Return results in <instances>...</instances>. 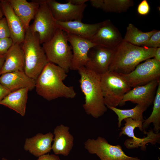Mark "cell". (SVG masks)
<instances>
[{"instance_id":"836d02e7","label":"cell","mask_w":160,"mask_h":160,"mask_svg":"<svg viewBox=\"0 0 160 160\" xmlns=\"http://www.w3.org/2000/svg\"><path fill=\"white\" fill-rule=\"evenodd\" d=\"M89 1L88 0H68L67 1L69 2L72 4L76 5H80L85 4L86 2Z\"/></svg>"},{"instance_id":"44dd1931","label":"cell","mask_w":160,"mask_h":160,"mask_svg":"<svg viewBox=\"0 0 160 160\" xmlns=\"http://www.w3.org/2000/svg\"><path fill=\"white\" fill-rule=\"evenodd\" d=\"M14 12L22 22L26 31L30 23L33 20L38 11L39 4L38 0L29 2L26 0H8Z\"/></svg>"},{"instance_id":"7a4b0ae2","label":"cell","mask_w":160,"mask_h":160,"mask_svg":"<svg viewBox=\"0 0 160 160\" xmlns=\"http://www.w3.org/2000/svg\"><path fill=\"white\" fill-rule=\"evenodd\" d=\"M78 71L80 87L84 96L83 108L87 114L97 119L107 110L101 88V76L85 67Z\"/></svg>"},{"instance_id":"74e56055","label":"cell","mask_w":160,"mask_h":160,"mask_svg":"<svg viewBox=\"0 0 160 160\" xmlns=\"http://www.w3.org/2000/svg\"><path fill=\"white\" fill-rule=\"evenodd\" d=\"M1 160H7V159L6 158H2Z\"/></svg>"},{"instance_id":"7402d4cb","label":"cell","mask_w":160,"mask_h":160,"mask_svg":"<svg viewBox=\"0 0 160 160\" xmlns=\"http://www.w3.org/2000/svg\"><path fill=\"white\" fill-rule=\"evenodd\" d=\"M25 65L22 44H13L6 54L4 62L0 70V76L14 71H24Z\"/></svg>"},{"instance_id":"8fae6325","label":"cell","mask_w":160,"mask_h":160,"mask_svg":"<svg viewBox=\"0 0 160 160\" xmlns=\"http://www.w3.org/2000/svg\"><path fill=\"white\" fill-rule=\"evenodd\" d=\"M68 42L72 52V58L70 70L78 71L85 67L88 60L90 49L96 45L90 40L66 33Z\"/></svg>"},{"instance_id":"ffe728a7","label":"cell","mask_w":160,"mask_h":160,"mask_svg":"<svg viewBox=\"0 0 160 160\" xmlns=\"http://www.w3.org/2000/svg\"><path fill=\"white\" fill-rule=\"evenodd\" d=\"M54 135L51 132L45 134L38 133L25 139L23 148L36 157H39L50 152Z\"/></svg>"},{"instance_id":"3957f363","label":"cell","mask_w":160,"mask_h":160,"mask_svg":"<svg viewBox=\"0 0 160 160\" xmlns=\"http://www.w3.org/2000/svg\"><path fill=\"white\" fill-rule=\"evenodd\" d=\"M156 49L133 45L122 40L114 48L108 71L127 74L141 62L153 57Z\"/></svg>"},{"instance_id":"277c9868","label":"cell","mask_w":160,"mask_h":160,"mask_svg":"<svg viewBox=\"0 0 160 160\" xmlns=\"http://www.w3.org/2000/svg\"><path fill=\"white\" fill-rule=\"evenodd\" d=\"M41 44L38 34L29 27L26 31L25 39L22 44L25 58L24 71L35 81L49 62Z\"/></svg>"},{"instance_id":"d4e9b609","label":"cell","mask_w":160,"mask_h":160,"mask_svg":"<svg viewBox=\"0 0 160 160\" xmlns=\"http://www.w3.org/2000/svg\"><path fill=\"white\" fill-rule=\"evenodd\" d=\"M157 30L143 32L138 29L132 24L129 23L123 41L133 45L141 46Z\"/></svg>"},{"instance_id":"603a6c76","label":"cell","mask_w":160,"mask_h":160,"mask_svg":"<svg viewBox=\"0 0 160 160\" xmlns=\"http://www.w3.org/2000/svg\"><path fill=\"white\" fill-rule=\"evenodd\" d=\"M24 88L11 92L0 102V105L11 109L22 116H25L29 91Z\"/></svg>"},{"instance_id":"d6a6232c","label":"cell","mask_w":160,"mask_h":160,"mask_svg":"<svg viewBox=\"0 0 160 160\" xmlns=\"http://www.w3.org/2000/svg\"><path fill=\"white\" fill-rule=\"evenodd\" d=\"M10 92L0 83V102Z\"/></svg>"},{"instance_id":"d6986e66","label":"cell","mask_w":160,"mask_h":160,"mask_svg":"<svg viewBox=\"0 0 160 160\" xmlns=\"http://www.w3.org/2000/svg\"><path fill=\"white\" fill-rule=\"evenodd\" d=\"M0 83L10 92L27 88L31 91L35 88L36 81L24 71H17L1 74Z\"/></svg>"},{"instance_id":"d590c367","label":"cell","mask_w":160,"mask_h":160,"mask_svg":"<svg viewBox=\"0 0 160 160\" xmlns=\"http://www.w3.org/2000/svg\"><path fill=\"white\" fill-rule=\"evenodd\" d=\"M5 55H0V70L5 60Z\"/></svg>"},{"instance_id":"ac0fdd59","label":"cell","mask_w":160,"mask_h":160,"mask_svg":"<svg viewBox=\"0 0 160 160\" xmlns=\"http://www.w3.org/2000/svg\"><path fill=\"white\" fill-rule=\"evenodd\" d=\"M68 127L61 124L54 129L52 150L55 155L68 156L73 146L74 137Z\"/></svg>"},{"instance_id":"9c48e42d","label":"cell","mask_w":160,"mask_h":160,"mask_svg":"<svg viewBox=\"0 0 160 160\" xmlns=\"http://www.w3.org/2000/svg\"><path fill=\"white\" fill-rule=\"evenodd\" d=\"M121 75L131 88L146 84L160 79V61L153 58L148 59L138 65L129 74Z\"/></svg>"},{"instance_id":"4fadbf2b","label":"cell","mask_w":160,"mask_h":160,"mask_svg":"<svg viewBox=\"0 0 160 160\" xmlns=\"http://www.w3.org/2000/svg\"><path fill=\"white\" fill-rule=\"evenodd\" d=\"M114 52V48L95 46L89 51L85 67L101 76L108 71Z\"/></svg>"},{"instance_id":"1f68e13d","label":"cell","mask_w":160,"mask_h":160,"mask_svg":"<svg viewBox=\"0 0 160 160\" xmlns=\"http://www.w3.org/2000/svg\"><path fill=\"white\" fill-rule=\"evenodd\" d=\"M36 160H61L55 154H45L38 157Z\"/></svg>"},{"instance_id":"f35d334b","label":"cell","mask_w":160,"mask_h":160,"mask_svg":"<svg viewBox=\"0 0 160 160\" xmlns=\"http://www.w3.org/2000/svg\"><path fill=\"white\" fill-rule=\"evenodd\" d=\"M18 160H21L20 159H18Z\"/></svg>"},{"instance_id":"52a82bcc","label":"cell","mask_w":160,"mask_h":160,"mask_svg":"<svg viewBox=\"0 0 160 160\" xmlns=\"http://www.w3.org/2000/svg\"><path fill=\"white\" fill-rule=\"evenodd\" d=\"M39 4L38 11L33 23L29 26L31 30L38 35L42 44L49 41L57 29L54 19L46 0H38Z\"/></svg>"},{"instance_id":"9a60e30c","label":"cell","mask_w":160,"mask_h":160,"mask_svg":"<svg viewBox=\"0 0 160 160\" xmlns=\"http://www.w3.org/2000/svg\"><path fill=\"white\" fill-rule=\"evenodd\" d=\"M123 39L118 29L110 20H107L102 22L91 41L97 45L113 49L122 42Z\"/></svg>"},{"instance_id":"8d00e7d4","label":"cell","mask_w":160,"mask_h":160,"mask_svg":"<svg viewBox=\"0 0 160 160\" xmlns=\"http://www.w3.org/2000/svg\"><path fill=\"white\" fill-rule=\"evenodd\" d=\"M3 15H4L1 8L0 0V20L3 18Z\"/></svg>"},{"instance_id":"e575fe53","label":"cell","mask_w":160,"mask_h":160,"mask_svg":"<svg viewBox=\"0 0 160 160\" xmlns=\"http://www.w3.org/2000/svg\"><path fill=\"white\" fill-rule=\"evenodd\" d=\"M153 58L157 61H160V47L156 49Z\"/></svg>"},{"instance_id":"5bb4252c","label":"cell","mask_w":160,"mask_h":160,"mask_svg":"<svg viewBox=\"0 0 160 160\" xmlns=\"http://www.w3.org/2000/svg\"><path fill=\"white\" fill-rule=\"evenodd\" d=\"M46 1L55 20L62 22L81 21L84 12L87 7L86 4L76 5L68 1L61 3L55 0Z\"/></svg>"},{"instance_id":"ba28073f","label":"cell","mask_w":160,"mask_h":160,"mask_svg":"<svg viewBox=\"0 0 160 160\" xmlns=\"http://www.w3.org/2000/svg\"><path fill=\"white\" fill-rule=\"evenodd\" d=\"M84 145L89 153L96 154L101 160H141L137 157L127 156L120 145H112L100 136L96 139H88Z\"/></svg>"},{"instance_id":"cb8c5ba5","label":"cell","mask_w":160,"mask_h":160,"mask_svg":"<svg viewBox=\"0 0 160 160\" xmlns=\"http://www.w3.org/2000/svg\"><path fill=\"white\" fill-rule=\"evenodd\" d=\"M92 6L105 12L121 13L133 6L132 0H90Z\"/></svg>"},{"instance_id":"4316f807","label":"cell","mask_w":160,"mask_h":160,"mask_svg":"<svg viewBox=\"0 0 160 160\" xmlns=\"http://www.w3.org/2000/svg\"><path fill=\"white\" fill-rule=\"evenodd\" d=\"M153 103V111L151 115L143 122L142 129L144 133L151 123H153L154 126V132L159 133L160 129V81L158 86Z\"/></svg>"},{"instance_id":"8992f818","label":"cell","mask_w":160,"mask_h":160,"mask_svg":"<svg viewBox=\"0 0 160 160\" xmlns=\"http://www.w3.org/2000/svg\"><path fill=\"white\" fill-rule=\"evenodd\" d=\"M100 83L105 103L107 107H116L131 89L120 74L108 71L101 76Z\"/></svg>"},{"instance_id":"7c38bea8","label":"cell","mask_w":160,"mask_h":160,"mask_svg":"<svg viewBox=\"0 0 160 160\" xmlns=\"http://www.w3.org/2000/svg\"><path fill=\"white\" fill-rule=\"evenodd\" d=\"M160 79L147 84L136 87L124 96L119 105H123L128 101L148 108L153 103Z\"/></svg>"},{"instance_id":"f1b7e54d","label":"cell","mask_w":160,"mask_h":160,"mask_svg":"<svg viewBox=\"0 0 160 160\" xmlns=\"http://www.w3.org/2000/svg\"><path fill=\"white\" fill-rule=\"evenodd\" d=\"M13 44L10 37L0 39V55H6Z\"/></svg>"},{"instance_id":"5b68a950","label":"cell","mask_w":160,"mask_h":160,"mask_svg":"<svg viewBox=\"0 0 160 160\" xmlns=\"http://www.w3.org/2000/svg\"><path fill=\"white\" fill-rule=\"evenodd\" d=\"M66 33L57 28L52 37L42 44L49 62L60 67L68 73L72 58L71 47L68 44Z\"/></svg>"},{"instance_id":"f546056e","label":"cell","mask_w":160,"mask_h":160,"mask_svg":"<svg viewBox=\"0 0 160 160\" xmlns=\"http://www.w3.org/2000/svg\"><path fill=\"white\" fill-rule=\"evenodd\" d=\"M10 37L9 31L5 18L0 20V39Z\"/></svg>"},{"instance_id":"30bf717a","label":"cell","mask_w":160,"mask_h":160,"mask_svg":"<svg viewBox=\"0 0 160 160\" xmlns=\"http://www.w3.org/2000/svg\"><path fill=\"white\" fill-rule=\"evenodd\" d=\"M124 126L121 129V131L119 133V137L122 135H126L130 139H127L124 143L125 146L128 148L132 149L140 147L142 150L145 151L146 149L145 145L150 143L152 145L160 143V133H156L151 129L148 132L144 133L147 135L146 137L143 138L136 137L134 134V130L136 128H140V123L131 119H128L125 120Z\"/></svg>"},{"instance_id":"6da1fadb","label":"cell","mask_w":160,"mask_h":160,"mask_svg":"<svg viewBox=\"0 0 160 160\" xmlns=\"http://www.w3.org/2000/svg\"><path fill=\"white\" fill-rule=\"evenodd\" d=\"M67 73L59 66L49 62L35 81L36 93L48 101L60 97L74 98L76 93L74 87L68 86L63 82Z\"/></svg>"},{"instance_id":"e0dca14e","label":"cell","mask_w":160,"mask_h":160,"mask_svg":"<svg viewBox=\"0 0 160 160\" xmlns=\"http://www.w3.org/2000/svg\"><path fill=\"white\" fill-rule=\"evenodd\" d=\"M102 22L94 24L84 23L80 20L62 22L55 20L57 28L66 33L91 40L102 25Z\"/></svg>"},{"instance_id":"484cf974","label":"cell","mask_w":160,"mask_h":160,"mask_svg":"<svg viewBox=\"0 0 160 160\" xmlns=\"http://www.w3.org/2000/svg\"><path fill=\"white\" fill-rule=\"evenodd\" d=\"M107 108L113 111L117 116L119 128L121 126L122 121L128 118L143 122L144 120L143 113L148 108L138 104L134 108L128 109H121L110 106Z\"/></svg>"},{"instance_id":"4dcf8cb0","label":"cell","mask_w":160,"mask_h":160,"mask_svg":"<svg viewBox=\"0 0 160 160\" xmlns=\"http://www.w3.org/2000/svg\"><path fill=\"white\" fill-rule=\"evenodd\" d=\"M137 11L138 13L142 15H147L150 12V7L146 0H143L138 5Z\"/></svg>"},{"instance_id":"2e32d148","label":"cell","mask_w":160,"mask_h":160,"mask_svg":"<svg viewBox=\"0 0 160 160\" xmlns=\"http://www.w3.org/2000/svg\"><path fill=\"white\" fill-rule=\"evenodd\" d=\"M1 8L9 31L10 37L13 44H22L24 40L26 31L8 0H0Z\"/></svg>"},{"instance_id":"83f0119b","label":"cell","mask_w":160,"mask_h":160,"mask_svg":"<svg viewBox=\"0 0 160 160\" xmlns=\"http://www.w3.org/2000/svg\"><path fill=\"white\" fill-rule=\"evenodd\" d=\"M141 47L155 49L160 47V31L157 30Z\"/></svg>"}]
</instances>
